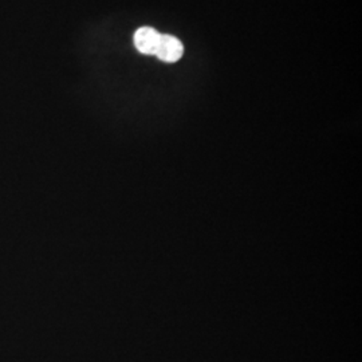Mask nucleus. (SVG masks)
Listing matches in <instances>:
<instances>
[{"instance_id":"1","label":"nucleus","mask_w":362,"mask_h":362,"mask_svg":"<svg viewBox=\"0 0 362 362\" xmlns=\"http://www.w3.org/2000/svg\"><path fill=\"white\" fill-rule=\"evenodd\" d=\"M182 52H184V47L179 39L167 34L160 35L155 54L158 57V59L168 64H175L182 57Z\"/></svg>"},{"instance_id":"2","label":"nucleus","mask_w":362,"mask_h":362,"mask_svg":"<svg viewBox=\"0 0 362 362\" xmlns=\"http://www.w3.org/2000/svg\"><path fill=\"white\" fill-rule=\"evenodd\" d=\"M160 35L152 27H141L134 34V46L145 55H155Z\"/></svg>"}]
</instances>
